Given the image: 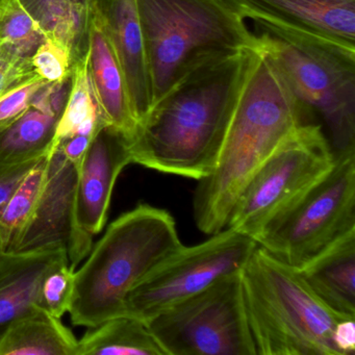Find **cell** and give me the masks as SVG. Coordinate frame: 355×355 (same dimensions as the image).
Instances as JSON below:
<instances>
[{
  "label": "cell",
  "mask_w": 355,
  "mask_h": 355,
  "mask_svg": "<svg viewBox=\"0 0 355 355\" xmlns=\"http://www.w3.org/2000/svg\"><path fill=\"white\" fill-rule=\"evenodd\" d=\"M37 76L31 58L20 55L0 37V98Z\"/></svg>",
  "instance_id": "obj_27"
},
{
  "label": "cell",
  "mask_w": 355,
  "mask_h": 355,
  "mask_svg": "<svg viewBox=\"0 0 355 355\" xmlns=\"http://www.w3.org/2000/svg\"><path fill=\"white\" fill-rule=\"evenodd\" d=\"M298 271L328 306L355 317V228L336 239Z\"/></svg>",
  "instance_id": "obj_17"
},
{
  "label": "cell",
  "mask_w": 355,
  "mask_h": 355,
  "mask_svg": "<svg viewBox=\"0 0 355 355\" xmlns=\"http://www.w3.org/2000/svg\"><path fill=\"white\" fill-rule=\"evenodd\" d=\"M315 122L273 62L253 53L222 145L217 167L198 180L193 201L197 227L217 234L257 170L297 128ZM318 123V122H317Z\"/></svg>",
  "instance_id": "obj_2"
},
{
  "label": "cell",
  "mask_w": 355,
  "mask_h": 355,
  "mask_svg": "<svg viewBox=\"0 0 355 355\" xmlns=\"http://www.w3.org/2000/svg\"><path fill=\"white\" fill-rule=\"evenodd\" d=\"M74 272L68 259H62L45 274L39 294V307L61 319L73 300Z\"/></svg>",
  "instance_id": "obj_25"
},
{
  "label": "cell",
  "mask_w": 355,
  "mask_h": 355,
  "mask_svg": "<svg viewBox=\"0 0 355 355\" xmlns=\"http://www.w3.org/2000/svg\"><path fill=\"white\" fill-rule=\"evenodd\" d=\"M49 38L65 45L73 64L88 53L95 0H19Z\"/></svg>",
  "instance_id": "obj_18"
},
{
  "label": "cell",
  "mask_w": 355,
  "mask_h": 355,
  "mask_svg": "<svg viewBox=\"0 0 355 355\" xmlns=\"http://www.w3.org/2000/svg\"><path fill=\"white\" fill-rule=\"evenodd\" d=\"M89 72L103 121L132 138L138 122L132 113L119 62L96 12L90 33Z\"/></svg>",
  "instance_id": "obj_16"
},
{
  "label": "cell",
  "mask_w": 355,
  "mask_h": 355,
  "mask_svg": "<svg viewBox=\"0 0 355 355\" xmlns=\"http://www.w3.org/2000/svg\"><path fill=\"white\" fill-rule=\"evenodd\" d=\"M38 162L21 166V167L16 168V169L6 172V173H0V214L3 211V207L7 205L8 200L13 194L14 191L17 189L20 182L24 180V176Z\"/></svg>",
  "instance_id": "obj_31"
},
{
  "label": "cell",
  "mask_w": 355,
  "mask_h": 355,
  "mask_svg": "<svg viewBox=\"0 0 355 355\" xmlns=\"http://www.w3.org/2000/svg\"><path fill=\"white\" fill-rule=\"evenodd\" d=\"M130 163V137L111 126L101 128L78 168L76 223L87 238L93 240L103 230L118 176Z\"/></svg>",
  "instance_id": "obj_12"
},
{
  "label": "cell",
  "mask_w": 355,
  "mask_h": 355,
  "mask_svg": "<svg viewBox=\"0 0 355 355\" xmlns=\"http://www.w3.org/2000/svg\"><path fill=\"white\" fill-rule=\"evenodd\" d=\"M182 246L166 209L139 205L120 216L74 272L72 323L94 327L124 315L130 290Z\"/></svg>",
  "instance_id": "obj_3"
},
{
  "label": "cell",
  "mask_w": 355,
  "mask_h": 355,
  "mask_svg": "<svg viewBox=\"0 0 355 355\" xmlns=\"http://www.w3.org/2000/svg\"><path fill=\"white\" fill-rule=\"evenodd\" d=\"M334 343L340 355L355 353V318L348 317L340 322L334 330Z\"/></svg>",
  "instance_id": "obj_32"
},
{
  "label": "cell",
  "mask_w": 355,
  "mask_h": 355,
  "mask_svg": "<svg viewBox=\"0 0 355 355\" xmlns=\"http://www.w3.org/2000/svg\"><path fill=\"white\" fill-rule=\"evenodd\" d=\"M255 49L213 58L184 76L137 126L132 163L196 180L211 175Z\"/></svg>",
  "instance_id": "obj_1"
},
{
  "label": "cell",
  "mask_w": 355,
  "mask_h": 355,
  "mask_svg": "<svg viewBox=\"0 0 355 355\" xmlns=\"http://www.w3.org/2000/svg\"><path fill=\"white\" fill-rule=\"evenodd\" d=\"M107 38L119 62L138 124L153 107V88L137 0H95Z\"/></svg>",
  "instance_id": "obj_14"
},
{
  "label": "cell",
  "mask_w": 355,
  "mask_h": 355,
  "mask_svg": "<svg viewBox=\"0 0 355 355\" xmlns=\"http://www.w3.org/2000/svg\"><path fill=\"white\" fill-rule=\"evenodd\" d=\"M254 24L288 26L355 49V0H224Z\"/></svg>",
  "instance_id": "obj_13"
},
{
  "label": "cell",
  "mask_w": 355,
  "mask_h": 355,
  "mask_svg": "<svg viewBox=\"0 0 355 355\" xmlns=\"http://www.w3.org/2000/svg\"><path fill=\"white\" fill-rule=\"evenodd\" d=\"M242 284L257 355H340L334 330L349 315L328 306L297 268L257 246Z\"/></svg>",
  "instance_id": "obj_4"
},
{
  "label": "cell",
  "mask_w": 355,
  "mask_h": 355,
  "mask_svg": "<svg viewBox=\"0 0 355 355\" xmlns=\"http://www.w3.org/2000/svg\"><path fill=\"white\" fill-rule=\"evenodd\" d=\"M6 0H0V10L3 8V6L5 5Z\"/></svg>",
  "instance_id": "obj_33"
},
{
  "label": "cell",
  "mask_w": 355,
  "mask_h": 355,
  "mask_svg": "<svg viewBox=\"0 0 355 355\" xmlns=\"http://www.w3.org/2000/svg\"><path fill=\"white\" fill-rule=\"evenodd\" d=\"M46 83L44 78L37 76L0 98V132L9 128L24 112L30 109L33 96Z\"/></svg>",
  "instance_id": "obj_28"
},
{
  "label": "cell",
  "mask_w": 355,
  "mask_h": 355,
  "mask_svg": "<svg viewBox=\"0 0 355 355\" xmlns=\"http://www.w3.org/2000/svg\"><path fill=\"white\" fill-rule=\"evenodd\" d=\"M0 37L7 40L22 57L32 58L46 39L38 22L19 0H6L0 10Z\"/></svg>",
  "instance_id": "obj_24"
},
{
  "label": "cell",
  "mask_w": 355,
  "mask_h": 355,
  "mask_svg": "<svg viewBox=\"0 0 355 355\" xmlns=\"http://www.w3.org/2000/svg\"><path fill=\"white\" fill-rule=\"evenodd\" d=\"M58 118L31 107L0 132V173L40 161L53 150Z\"/></svg>",
  "instance_id": "obj_20"
},
{
  "label": "cell",
  "mask_w": 355,
  "mask_h": 355,
  "mask_svg": "<svg viewBox=\"0 0 355 355\" xmlns=\"http://www.w3.org/2000/svg\"><path fill=\"white\" fill-rule=\"evenodd\" d=\"M93 138L94 137L76 135L61 141L55 149H58L68 161L80 168Z\"/></svg>",
  "instance_id": "obj_30"
},
{
  "label": "cell",
  "mask_w": 355,
  "mask_h": 355,
  "mask_svg": "<svg viewBox=\"0 0 355 355\" xmlns=\"http://www.w3.org/2000/svg\"><path fill=\"white\" fill-rule=\"evenodd\" d=\"M78 344L60 318L37 309L10 326L0 340V355H76Z\"/></svg>",
  "instance_id": "obj_19"
},
{
  "label": "cell",
  "mask_w": 355,
  "mask_h": 355,
  "mask_svg": "<svg viewBox=\"0 0 355 355\" xmlns=\"http://www.w3.org/2000/svg\"><path fill=\"white\" fill-rule=\"evenodd\" d=\"M76 355H166L146 322L130 315L112 318L89 327Z\"/></svg>",
  "instance_id": "obj_21"
},
{
  "label": "cell",
  "mask_w": 355,
  "mask_h": 355,
  "mask_svg": "<svg viewBox=\"0 0 355 355\" xmlns=\"http://www.w3.org/2000/svg\"><path fill=\"white\" fill-rule=\"evenodd\" d=\"M64 259H68L64 248L0 251V340L14 322L40 309L43 278Z\"/></svg>",
  "instance_id": "obj_15"
},
{
  "label": "cell",
  "mask_w": 355,
  "mask_h": 355,
  "mask_svg": "<svg viewBox=\"0 0 355 355\" xmlns=\"http://www.w3.org/2000/svg\"><path fill=\"white\" fill-rule=\"evenodd\" d=\"M355 228V150L336 155L329 172L255 238L272 257L302 267Z\"/></svg>",
  "instance_id": "obj_8"
},
{
  "label": "cell",
  "mask_w": 355,
  "mask_h": 355,
  "mask_svg": "<svg viewBox=\"0 0 355 355\" xmlns=\"http://www.w3.org/2000/svg\"><path fill=\"white\" fill-rule=\"evenodd\" d=\"M242 270L147 322L166 355H257L245 309Z\"/></svg>",
  "instance_id": "obj_9"
},
{
  "label": "cell",
  "mask_w": 355,
  "mask_h": 355,
  "mask_svg": "<svg viewBox=\"0 0 355 355\" xmlns=\"http://www.w3.org/2000/svg\"><path fill=\"white\" fill-rule=\"evenodd\" d=\"M257 46L323 128L334 155L355 150V49L277 24H254Z\"/></svg>",
  "instance_id": "obj_6"
},
{
  "label": "cell",
  "mask_w": 355,
  "mask_h": 355,
  "mask_svg": "<svg viewBox=\"0 0 355 355\" xmlns=\"http://www.w3.org/2000/svg\"><path fill=\"white\" fill-rule=\"evenodd\" d=\"M105 125L91 83L88 51L72 66L71 90L65 109L58 120L53 150L65 139L76 135L94 137Z\"/></svg>",
  "instance_id": "obj_22"
},
{
  "label": "cell",
  "mask_w": 355,
  "mask_h": 355,
  "mask_svg": "<svg viewBox=\"0 0 355 355\" xmlns=\"http://www.w3.org/2000/svg\"><path fill=\"white\" fill-rule=\"evenodd\" d=\"M51 153L24 176L0 214V251L11 250L32 218L44 186Z\"/></svg>",
  "instance_id": "obj_23"
},
{
  "label": "cell",
  "mask_w": 355,
  "mask_h": 355,
  "mask_svg": "<svg viewBox=\"0 0 355 355\" xmlns=\"http://www.w3.org/2000/svg\"><path fill=\"white\" fill-rule=\"evenodd\" d=\"M31 62L36 73L47 82H59L72 73L73 61L69 49L49 37L37 49Z\"/></svg>",
  "instance_id": "obj_26"
},
{
  "label": "cell",
  "mask_w": 355,
  "mask_h": 355,
  "mask_svg": "<svg viewBox=\"0 0 355 355\" xmlns=\"http://www.w3.org/2000/svg\"><path fill=\"white\" fill-rule=\"evenodd\" d=\"M253 239L224 228L200 244L182 246L130 290L124 315L144 322L241 271L257 249Z\"/></svg>",
  "instance_id": "obj_10"
},
{
  "label": "cell",
  "mask_w": 355,
  "mask_h": 355,
  "mask_svg": "<svg viewBox=\"0 0 355 355\" xmlns=\"http://www.w3.org/2000/svg\"><path fill=\"white\" fill-rule=\"evenodd\" d=\"M72 73L59 82H47L31 101V107L60 119L71 90Z\"/></svg>",
  "instance_id": "obj_29"
},
{
  "label": "cell",
  "mask_w": 355,
  "mask_h": 355,
  "mask_svg": "<svg viewBox=\"0 0 355 355\" xmlns=\"http://www.w3.org/2000/svg\"><path fill=\"white\" fill-rule=\"evenodd\" d=\"M137 7L153 107L205 62L257 47L255 33L224 0H137Z\"/></svg>",
  "instance_id": "obj_5"
},
{
  "label": "cell",
  "mask_w": 355,
  "mask_h": 355,
  "mask_svg": "<svg viewBox=\"0 0 355 355\" xmlns=\"http://www.w3.org/2000/svg\"><path fill=\"white\" fill-rule=\"evenodd\" d=\"M78 168L58 149L49 157L46 178L34 213L10 251L64 248L70 266L76 267L88 257L93 240L76 223Z\"/></svg>",
  "instance_id": "obj_11"
},
{
  "label": "cell",
  "mask_w": 355,
  "mask_h": 355,
  "mask_svg": "<svg viewBox=\"0 0 355 355\" xmlns=\"http://www.w3.org/2000/svg\"><path fill=\"white\" fill-rule=\"evenodd\" d=\"M336 155L323 128L309 122L290 135L245 187L226 227L255 240L334 167Z\"/></svg>",
  "instance_id": "obj_7"
}]
</instances>
